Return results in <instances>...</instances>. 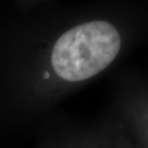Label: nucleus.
<instances>
[{"label": "nucleus", "mask_w": 148, "mask_h": 148, "mask_svg": "<svg viewBox=\"0 0 148 148\" xmlns=\"http://www.w3.org/2000/svg\"><path fill=\"white\" fill-rule=\"evenodd\" d=\"M120 44L119 33L110 22L94 20L83 23L58 38L51 55L53 69L66 81L88 79L114 60Z\"/></svg>", "instance_id": "nucleus-1"}, {"label": "nucleus", "mask_w": 148, "mask_h": 148, "mask_svg": "<svg viewBox=\"0 0 148 148\" xmlns=\"http://www.w3.org/2000/svg\"><path fill=\"white\" fill-rule=\"evenodd\" d=\"M43 76H44V78H46V79H47V78H49V72H47V71H46L45 73H44V75H43Z\"/></svg>", "instance_id": "nucleus-2"}]
</instances>
